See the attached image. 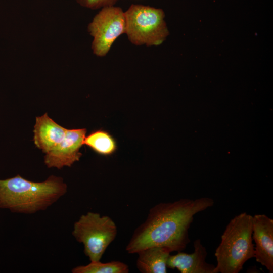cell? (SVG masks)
<instances>
[{
  "label": "cell",
  "mask_w": 273,
  "mask_h": 273,
  "mask_svg": "<svg viewBox=\"0 0 273 273\" xmlns=\"http://www.w3.org/2000/svg\"><path fill=\"white\" fill-rule=\"evenodd\" d=\"M209 197L181 198L152 207L145 221L134 231L126 247L129 254L146 248L162 247L171 252L181 251L190 242L189 229L194 215L213 206Z\"/></svg>",
  "instance_id": "1"
},
{
  "label": "cell",
  "mask_w": 273,
  "mask_h": 273,
  "mask_svg": "<svg viewBox=\"0 0 273 273\" xmlns=\"http://www.w3.org/2000/svg\"><path fill=\"white\" fill-rule=\"evenodd\" d=\"M67 192V185L61 177L52 175L44 181L36 182L18 174L0 179V208L32 214L46 210Z\"/></svg>",
  "instance_id": "2"
},
{
  "label": "cell",
  "mask_w": 273,
  "mask_h": 273,
  "mask_svg": "<svg viewBox=\"0 0 273 273\" xmlns=\"http://www.w3.org/2000/svg\"><path fill=\"white\" fill-rule=\"evenodd\" d=\"M252 233L253 216L243 212L230 220L215 252L216 273H239L254 258Z\"/></svg>",
  "instance_id": "3"
},
{
  "label": "cell",
  "mask_w": 273,
  "mask_h": 273,
  "mask_svg": "<svg viewBox=\"0 0 273 273\" xmlns=\"http://www.w3.org/2000/svg\"><path fill=\"white\" fill-rule=\"evenodd\" d=\"M124 15L125 34L134 45L158 46L169 34L164 13L161 9L132 4Z\"/></svg>",
  "instance_id": "4"
},
{
  "label": "cell",
  "mask_w": 273,
  "mask_h": 273,
  "mask_svg": "<svg viewBox=\"0 0 273 273\" xmlns=\"http://www.w3.org/2000/svg\"><path fill=\"white\" fill-rule=\"evenodd\" d=\"M117 233L116 225L111 218L90 211L80 216L72 232L75 240L83 245L84 253L90 261L101 260Z\"/></svg>",
  "instance_id": "5"
},
{
  "label": "cell",
  "mask_w": 273,
  "mask_h": 273,
  "mask_svg": "<svg viewBox=\"0 0 273 273\" xmlns=\"http://www.w3.org/2000/svg\"><path fill=\"white\" fill-rule=\"evenodd\" d=\"M88 30L94 38V54L99 57L106 56L115 40L125 33L124 12L114 6L102 8L89 24Z\"/></svg>",
  "instance_id": "6"
},
{
  "label": "cell",
  "mask_w": 273,
  "mask_h": 273,
  "mask_svg": "<svg viewBox=\"0 0 273 273\" xmlns=\"http://www.w3.org/2000/svg\"><path fill=\"white\" fill-rule=\"evenodd\" d=\"M85 128L68 129L64 139L56 147L45 153L44 162L48 168L60 169L70 167L79 160L82 154L79 149L83 145Z\"/></svg>",
  "instance_id": "7"
},
{
  "label": "cell",
  "mask_w": 273,
  "mask_h": 273,
  "mask_svg": "<svg viewBox=\"0 0 273 273\" xmlns=\"http://www.w3.org/2000/svg\"><path fill=\"white\" fill-rule=\"evenodd\" d=\"M252 238L256 261L273 272V220L265 214L253 216Z\"/></svg>",
  "instance_id": "8"
},
{
  "label": "cell",
  "mask_w": 273,
  "mask_h": 273,
  "mask_svg": "<svg viewBox=\"0 0 273 273\" xmlns=\"http://www.w3.org/2000/svg\"><path fill=\"white\" fill-rule=\"evenodd\" d=\"M194 252L187 253L181 251L168 259L167 267L176 268L181 273H216V266L206 261L207 252L200 239L193 243Z\"/></svg>",
  "instance_id": "9"
},
{
  "label": "cell",
  "mask_w": 273,
  "mask_h": 273,
  "mask_svg": "<svg viewBox=\"0 0 273 273\" xmlns=\"http://www.w3.org/2000/svg\"><path fill=\"white\" fill-rule=\"evenodd\" d=\"M67 129L50 118L47 113L36 117L33 141L35 146L46 153L64 138Z\"/></svg>",
  "instance_id": "10"
},
{
  "label": "cell",
  "mask_w": 273,
  "mask_h": 273,
  "mask_svg": "<svg viewBox=\"0 0 273 273\" xmlns=\"http://www.w3.org/2000/svg\"><path fill=\"white\" fill-rule=\"evenodd\" d=\"M171 252L162 247L153 246L139 252L136 268L142 273H166Z\"/></svg>",
  "instance_id": "11"
},
{
  "label": "cell",
  "mask_w": 273,
  "mask_h": 273,
  "mask_svg": "<svg viewBox=\"0 0 273 273\" xmlns=\"http://www.w3.org/2000/svg\"><path fill=\"white\" fill-rule=\"evenodd\" d=\"M83 145L90 148L97 154L110 155L117 149V145L113 136L103 129L95 130L85 136Z\"/></svg>",
  "instance_id": "12"
},
{
  "label": "cell",
  "mask_w": 273,
  "mask_h": 273,
  "mask_svg": "<svg viewBox=\"0 0 273 273\" xmlns=\"http://www.w3.org/2000/svg\"><path fill=\"white\" fill-rule=\"evenodd\" d=\"M128 266L121 261H112L102 263L100 261H90L86 265L74 267L72 273H128Z\"/></svg>",
  "instance_id": "13"
},
{
  "label": "cell",
  "mask_w": 273,
  "mask_h": 273,
  "mask_svg": "<svg viewBox=\"0 0 273 273\" xmlns=\"http://www.w3.org/2000/svg\"><path fill=\"white\" fill-rule=\"evenodd\" d=\"M84 7L96 9L107 6H114L119 0H75Z\"/></svg>",
  "instance_id": "14"
}]
</instances>
